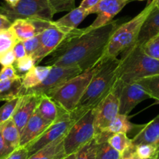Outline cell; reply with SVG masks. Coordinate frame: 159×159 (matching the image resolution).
Segmentation results:
<instances>
[{
    "label": "cell",
    "instance_id": "cell-18",
    "mask_svg": "<svg viewBox=\"0 0 159 159\" xmlns=\"http://www.w3.org/2000/svg\"><path fill=\"white\" fill-rule=\"evenodd\" d=\"M157 34H159V9L154 8L142 25L134 45L143 46Z\"/></svg>",
    "mask_w": 159,
    "mask_h": 159
},
{
    "label": "cell",
    "instance_id": "cell-7",
    "mask_svg": "<svg viewBox=\"0 0 159 159\" xmlns=\"http://www.w3.org/2000/svg\"><path fill=\"white\" fill-rule=\"evenodd\" d=\"M94 114L91 109L78 119L64 137L66 155L74 154L94 137Z\"/></svg>",
    "mask_w": 159,
    "mask_h": 159
},
{
    "label": "cell",
    "instance_id": "cell-27",
    "mask_svg": "<svg viewBox=\"0 0 159 159\" xmlns=\"http://www.w3.org/2000/svg\"><path fill=\"white\" fill-rule=\"evenodd\" d=\"M108 142L115 150L123 154L127 149L133 146L132 139L124 133H117L111 134L108 139Z\"/></svg>",
    "mask_w": 159,
    "mask_h": 159
},
{
    "label": "cell",
    "instance_id": "cell-48",
    "mask_svg": "<svg viewBox=\"0 0 159 159\" xmlns=\"http://www.w3.org/2000/svg\"><path fill=\"white\" fill-rule=\"evenodd\" d=\"M155 159H159V151H158V152L157 153V154H156Z\"/></svg>",
    "mask_w": 159,
    "mask_h": 159
},
{
    "label": "cell",
    "instance_id": "cell-31",
    "mask_svg": "<svg viewBox=\"0 0 159 159\" xmlns=\"http://www.w3.org/2000/svg\"><path fill=\"white\" fill-rule=\"evenodd\" d=\"M20 97L8 101L6 102L5 105L0 108V124L12 119L16 106L20 102Z\"/></svg>",
    "mask_w": 159,
    "mask_h": 159
},
{
    "label": "cell",
    "instance_id": "cell-36",
    "mask_svg": "<svg viewBox=\"0 0 159 159\" xmlns=\"http://www.w3.org/2000/svg\"><path fill=\"white\" fill-rule=\"evenodd\" d=\"M39 34L35 35L33 38H30L23 42L27 56H31L35 52V51L38 49V46H39Z\"/></svg>",
    "mask_w": 159,
    "mask_h": 159
},
{
    "label": "cell",
    "instance_id": "cell-29",
    "mask_svg": "<svg viewBox=\"0 0 159 159\" xmlns=\"http://www.w3.org/2000/svg\"><path fill=\"white\" fill-rule=\"evenodd\" d=\"M98 146V143L94 137L92 140H90L84 146L76 151L75 159H96Z\"/></svg>",
    "mask_w": 159,
    "mask_h": 159
},
{
    "label": "cell",
    "instance_id": "cell-41",
    "mask_svg": "<svg viewBox=\"0 0 159 159\" xmlns=\"http://www.w3.org/2000/svg\"><path fill=\"white\" fill-rule=\"evenodd\" d=\"M13 151H11L7 148V144H6L5 141L3 140V137H2V133L0 130V159H5Z\"/></svg>",
    "mask_w": 159,
    "mask_h": 159
},
{
    "label": "cell",
    "instance_id": "cell-6",
    "mask_svg": "<svg viewBox=\"0 0 159 159\" xmlns=\"http://www.w3.org/2000/svg\"><path fill=\"white\" fill-rule=\"evenodd\" d=\"M0 14L13 23L19 19L52 21L55 13L48 0H20L13 7L1 4Z\"/></svg>",
    "mask_w": 159,
    "mask_h": 159
},
{
    "label": "cell",
    "instance_id": "cell-26",
    "mask_svg": "<svg viewBox=\"0 0 159 159\" xmlns=\"http://www.w3.org/2000/svg\"><path fill=\"white\" fill-rule=\"evenodd\" d=\"M151 98L159 102V74L148 76L137 81Z\"/></svg>",
    "mask_w": 159,
    "mask_h": 159
},
{
    "label": "cell",
    "instance_id": "cell-11",
    "mask_svg": "<svg viewBox=\"0 0 159 159\" xmlns=\"http://www.w3.org/2000/svg\"><path fill=\"white\" fill-rule=\"evenodd\" d=\"M67 34L56 28L51 21L49 25L39 34V46L31 56L35 65L39 64L42 59L49 56L66 38Z\"/></svg>",
    "mask_w": 159,
    "mask_h": 159
},
{
    "label": "cell",
    "instance_id": "cell-37",
    "mask_svg": "<svg viewBox=\"0 0 159 159\" xmlns=\"http://www.w3.org/2000/svg\"><path fill=\"white\" fill-rule=\"evenodd\" d=\"M21 76L17 74V72L13 65L3 66L0 71V80L18 79Z\"/></svg>",
    "mask_w": 159,
    "mask_h": 159
},
{
    "label": "cell",
    "instance_id": "cell-13",
    "mask_svg": "<svg viewBox=\"0 0 159 159\" xmlns=\"http://www.w3.org/2000/svg\"><path fill=\"white\" fill-rule=\"evenodd\" d=\"M130 0H100V2L87 10L88 15L97 13L94 22L89 26L90 28H98L111 22L113 18L121 11Z\"/></svg>",
    "mask_w": 159,
    "mask_h": 159
},
{
    "label": "cell",
    "instance_id": "cell-20",
    "mask_svg": "<svg viewBox=\"0 0 159 159\" xmlns=\"http://www.w3.org/2000/svg\"><path fill=\"white\" fill-rule=\"evenodd\" d=\"M35 111L52 123L56 121L66 112H68L46 94L41 95V99Z\"/></svg>",
    "mask_w": 159,
    "mask_h": 159
},
{
    "label": "cell",
    "instance_id": "cell-23",
    "mask_svg": "<svg viewBox=\"0 0 159 159\" xmlns=\"http://www.w3.org/2000/svg\"><path fill=\"white\" fill-rule=\"evenodd\" d=\"M22 76L18 79L0 80V102L14 99L23 95Z\"/></svg>",
    "mask_w": 159,
    "mask_h": 159
},
{
    "label": "cell",
    "instance_id": "cell-33",
    "mask_svg": "<svg viewBox=\"0 0 159 159\" xmlns=\"http://www.w3.org/2000/svg\"><path fill=\"white\" fill-rule=\"evenodd\" d=\"M141 47L145 54L159 60V34L150 39Z\"/></svg>",
    "mask_w": 159,
    "mask_h": 159
},
{
    "label": "cell",
    "instance_id": "cell-16",
    "mask_svg": "<svg viewBox=\"0 0 159 159\" xmlns=\"http://www.w3.org/2000/svg\"><path fill=\"white\" fill-rule=\"evenodd\" d=\"M52 123L35 111L21 131L20 147H27L42 135Z\"/></svg>",
    "mask_w": 159,
    "mask_h": 159
},
{
    "label": "cell",
    "instance_id": "cell-42",
    "mask_svg": "<svg viewBox=\"0 0 159 159\" xmlns=\"http://www.w3.org/2000/svg\"><path fill=\"white\" fill-rule=\"evenodd\" d=\"M119 159H139L135 153V146L132 147L126 150L124 153L119 157Z\"/></svg>",
    "mask_w": 159,
    "mask_h": 159
},
{
    "label": "cell",
    "instance_id": "cell-49",
    "mask_svg": "<svg viewBox=\"0 0 159 159\" xmlns=\"http://www.w3.org/2000/svg\"><path fill=\"white\" fill-rule=\"evenodd\" d=\"M149 159H155V157H153V158H149Z\"/></svg>",
    "mask_w": 159,
    "mask_h": 159
},
{
    "label": "cell",
    "instance_id": "cell-34",
    "mask_svg": "<svg viewBox=\"0 0 159 159\" xmlns=\"http://www.w3.org/2000/svg\"><path fill=\"white\" fill-rule=\"evenodd\" d=\"M55 14L65 11H71L75 8V0H48Z\"/></svg>",
    "mask_w": 159,
    "mask_h": 159
},
{
    "label": "cell",
    "instance_id": "cell-47",
    "mask_svg": "<svg viewBox=\"0 0 159 159\" xmlns=\"http://www.w3.org/2000/svg\"><path fill=\"white\" fill-rule=\"evenodd\" d=\"M156 9H159V0H154Z\"/></svg>",
    "mask_w": 159,
    "mask_h": 159
},
{
    "label": "cell",
    "instance_id": "cell-44",
    "mask_svg": "<svg viewBox=\"0 0 159 159\" xmlns=\"http://www.w3.org/2000/svg\"><path fill=\"white\" fill-rule=\"evenodd\" d=\"M100 0H83L80 5V7L85 10H88L95 5H97Z\"/></svg>",
    "mask_w": 159,
    "mask_h": 159
},
{
    "label": "cell",
    "instance_id": "cell-14",
    "mask_svg": "<svg viewBox=\"0 0 159 159\" xmlns=\"http://www.w3.org/2000/svg\"><path fill=\"white\" fill-rule=\"evenodd\" d=\"M145 125L146 124H134L129 121L128 116L118 114V116L110 123L106 130L102 134L94 136V138L97 140L98 143H99L104 141H107L108 139L111 137V134H117V133H124L127 135L129 134V135L134 136L133 137H134L143 129Z\"/></svg>",
    "mask_w": 159,
    "mask_h": 159
},
{
    "label": "cell",
    "instance_id": "cell-43",
    "mask_svg": "<svg viewBox=\"0 0 159 159\" xmlns=\"http://www.w3.org/2000/svg\"><path fill=\"white\" fill-rule=\"evenodd\" d=\"M13 23L4 15L0 14V31L1 30H7L11 27Z\"/></svg>",
    "mask_w": 159,
    "mask_h": 159
},
{
    "label": "cell",
    "instance_id": "cell-1",
    "mask_svg": "<svg viewBox=\"0 0 159 159\" xmlns=\"http://www.w3.org/2000/svg\"><path fill=\"white\" fill-rule=\"evenodd\" d=\"M119 25L112 20L98 28L73 30L49 55L45 66L76 67L83 72L95 66L105 57L110 38Z\"/></svg>",
    "mask_w": 159,
    "mask_h": 159
},
{
    "label": "cell",
    "instance_id": "cell-46",
    "mask_svg": "<svg viewBox=\"0 0 159 159\" xmlns=\"http://www.w3.org/2000/svg\"><path fill=\"white\" fill-rule=\"evenodd\" d=\"M75 157H76V153H74V154H70V155L66 156V157H63L62 159H75Z\"/></svg>",
    "mask_w": 159,
    "mask_h": 159
},
{
    "label": "cell",
    "instance_id": "cell-24",
    "mask_svg": "<svg viewBox=\"0 0 159 159\" xmlns=\"http://www.w3.org/2000/svg\"><path fill=\"white\" fill-rule=\"evenodd\" d=\"M0 130L2 137L7 144V148L11 151H13L20 147V133L15 125L13 119H10L7 121L0 124Z\"/></svg>",
    "mask_w": 159,
    "mask_h": 159
},
{
    "label": "cell",
    "instance_id": "cell-9",
    "mask_svg": "<svg viewBox=\"0 0 159 159\" xmlns=\"http://www.w3.org/2000/svg\"><path fill=\"white\" fill-rule=\"evenodd\" d=\"M94 110V136L105 132L119 114V80L111 92L97 105Z\"/></svg>",
    "mask_w": 159,
    "mask_h": 159
},
{
    "label": "cell",
    "instance_id": "cell-12",
    "mask_svg": "<svg viewBox=\"0 0 159 159\" xmlns=\"http://www.w3.org/2000/svg\"><path fill=\"white\" fill-rule=\"evenodd\" d=\"M119 114L128 116L133 109L143 101L151 98L137 82L125 84L119 80Z\"/></svg>",
    "mask_w": 159,
    "mask_h": 159
},
{
    "label": "cell",
    "instance_id": "cell-4",
    "mask_svg": "<svg viewBox=\"0 0 159 159\" xmlns=\"http://www.w3.org/2000/svg\"><path fill=\"white\" fill-rule=\"evenodd\" d=\"M155 8L154 0L146 6L139 14L128 22L119 25L113 34L105 50V57H117L126 48L134 45L138 37L139 32L145 20Z\"/></svg>",
    "mask_w": 159,
    "mask_h": 159
},
{
    "label": "cell",
    "instance_id": "cell-25",
    "mask_svg": "<svg viewBox=\"0 0 159 159\" xmlns=\"http://www.w3.org/2000/svg\"><path fill=\"white\" fill-rule=\"evenodd\" d=\"M11 29L16 38L20 42H24L25 40L33 38L35 35L39 34V32L32 20H16L12 24Z\"/></svg>",
    "mask_w": 159,
    "mask_h": 159
},
{
    "label": "cell",
    "instance_id": "cell-17",
    "mask_svg": "<svg viewBox=\"0 0 159 159\" xmlns=\"http://www.w3.org/2000/svg\"><path fill=\"white\" fill-rule=\"evenodd\" d=\"M88 16V11L79 7L72 10L60 19L56 21L52 20V24L63 33L69 34L77 29L80 24Z\"/></svg>",
    "mask_w": 159,
    "mask_h": 159
},
{
    "label": "cell",
    "instance_id": "cell-22",
    "mask_svg": "<svg viewBox=\"0 0 159 159\" xmlns=\"http://www.w3.org/2000/svg\"><path fill=\"white\" fill-rule=\"evenodd\" d=\"M50 66H35L25 74L22 75V84L24 90L34 88L42 83L51 71Z\"/></svg>",
    "mask_w": 159,
    "mask_h": 159
},
{
    "label": "cell",
    "instance_id": "cell-38",
    "mask_svg": "<svg viewBox=\"0 0 159 159\" xmlns=\"http://www.w3.org/2000/svg\"><path fill=\"white\" fill-rule=\"evenodd\" d=\"M28 157V151L27 148L25 147H19L5 159H27Z\"/></svg>",
    "mask_w": 159,
    "mask_h": 159
},
{
    "label": "cell",
    "instance_id": "cell-39",
    "mask_svg": "<svg viewBox=\"0 0 159 159\" xmlns=\"http://www.w3.org/2000/svg\"><path fill=\"white\" fill-rule=\"evenodd\" d=\"M15 61H16V57H15V55L13 49L4 53L2 56H0V64L2 66L13 65Z\"/></svg>",
    "mask_w": 159,
    "mask_h": 159
},
{
    "label": "cell",
    "instance_id": "cell-45",
    "mask_svg": "<svg viewBox=\"0 0 159 159\" xmlns=\"http://www.w3.org/2000/svg\"><path fill=\"white\" fill-rule=\"evenodd\" d=\"M5 1H6V3L13 7V6H15L18 2H19L20 0H5Z\"/></svg>",
    "mask_w": 159,
    "mask_h": 159
},
{
    "label": "cell",
    "instance_id": "cell-10",
    "mask_svg": "<svg viewBox=\"0 0 159 159\" xmlns=\"http://www.w3.org/2000/svg\"><path fill=\"white\" fill-rule=\"evenodd\" d=\"M82 70L76 67L52 66L48 76L41 84L34 88L23 90V94H34L38 95L47 94L62 86L74 76L82 73Z\"/></svg>",
    "mask_w": 159,
    "mask_h": 159
},
{
    "label": "cell",
    "instance_id": "cell-30",
    "mask_svg": "<svg viewBox=\"0 0 159 159\" xmlns=\"http://www.w3.org/2000/svg\"><path fill=\"white\" fill-rule=\"evenodd\" d=\"M122 154L115 150L108 141L98 143L96 159H119Z\"/></svg>",
    "mask_w": 159,
    "mask_h": 159
},
{
    "label": "cell",
    "instance_id": "cell-8",
    "mask_svg": "<svg viewBox=\"0 0 159 159\" xmlns=\"http://www.w3.org/2000/svg\"><path fill=\"white\" fill-rule=\"evenodd\" d=\"M78 119L80 118L76 117L73 112H66L61 116L48 126L42 135L25 147L28 151V155H32L52 142L65 137Z\"/></svg>",
    "mask_w": 159,
    "mask_h": 159
},
{
    "label": "cell",
    "instance_id": "cell-28",
    "mask_svg": "<svg viewBox=\"0 0 159 159\" xmlns=\"http://www.w3.org/2000/svg\"><path fill=\"white\" fill-rule=\"evenodd\" d=\"M18 42L19 40L16 38L11 27L7 30H1L0 31V56L13 49L14 45Z\"/></svg>",
    "mask_w": 159,
    "mask_h": 159
},
{
    "label": "cell",
    "instance_id": "cell-40",
    "mask_svg": "<svg viewBox=\"0 0 159 159\" xmlns=\"http://www.w3.org/2000/svg\"><path fill=\"white\" fill-rule=\"evenodd\" d=\"M13 51L14 52L15 57H16V60L17 59H21V58L24 57V56H27V53H26V50L25 48H24V45L23 42H19L14 45L13 48Z\"/></svg>",
    "mask_w": 159,
    "mask_h": 159
},
{
    "label": "cell",
    "instance_id": "cell-50",
    "mask_svg": "<svg viewBox=\"0 0 159 159\" xmlns=\"http://www.w3.org/2000/svg\"><path fill=\"white\" fill-rule=\"evenodd\" d=\"M138 1H143V0H138Z\"/></svg>",
    "mask_w": 159,
    "mask_h": 159
},
{
    "label": "cell",
    "instance_id": "cell-15",
    "mask_svg": "<svg viewBox=\"0 0 159 159\" xmlns=\"http://www.w3.org/2000/svg\"><path fill=\"white\" fill-rule=\"evenodd\" d=\"M40 99L41 95L34 94H25L20 96L19 103L12 117L20 133H21L30 118L35 112Z\"/></svg>",
    "mask_w": 159,
    "mask_h": 159
},
{
    "label": "cell",
    "instance_id": "cell-32",
    "mask_svg": "<svg viewBox=\"0 0 159 159\" xmlns=\"http://www.w3.org/2000/svg\"><path fill=\"white\" fill-rule=\"evenodd\" d=\"M159 147L153 144H140L135 146V153L139 159H149L156 157Z\"/></svg>",
    "mask_w": 159,
    "mask_h": 159
},
{
    "label": "cell",
    "instance_id": "cell-3",
    "mask_svg": "<svg viewBox=\"0 0 159 159\" xmlns=\"http://www.w3.org/2000/svg\"><path fill=\"white\" fill-rule=\"evenodd\" d=\"M120 55L119 80L123 83H134L159 74V60L145 54L141 46L133 45Z\"/></svg>",
    "mask_w": 159,
    "mask_h": 159
},
{
    "label": "cell",
    "instance_id": "cell-2",
    "mask_svg": "<svg viewBox=\"0 0 159 159\" xmlns=\"http://www.w3.org/2000/svg\"><path fill=\"white\" fill-rule=\"evenodd\" d=\"M119 59L104 57L100 68L91 79L76 109L72 112L78 118L95 108L114 88L119 80Z\"/></svg>",
    "mask_w": 159,
    "mask_h": 159
},
{
    "label": "cell",
    "instance_id": "cell-19",
    "mask_svg": "<svg viewBox=\"0 0 159 159\" xmlns=\"http://www.w3.org/2000/svg\"><path fill=\"white\" fill-rule=\"evenodd\" d=\"M134 146L153 144L159 147V115L147 123L141 131L132 138Z\"/></svg>",
    "mask_w": 159,
    "mask_h": 159
},
{
    "label": "cell",
    "instance_id": "cell-21",
    "mask_svg": "<svg viewBox=\"0 0 159 159\" xmlns=\"http://www.w3.org/2000/svg\"><path fill=\"white\" fill-rule=\"evenodd\" d=\"M64 137H65L52 142L34 154L29 156L27 159H62L66 156L64 150Z\"/></svg>",
    "mask_w": 159,
    "mask_h": 159
},
{
    "label": "cell",
    "instance_id": "cell-5",
    "mask_svg": "<svg viewBox=\"0 0 159 159\" xmlns=\"http://www.w3.org/2000/svg\"><path fill=\"white\" fill-rule=\"evenodd\" d=\"M102 60L95 66L69 80L62 86L49 93L48 96L66 111H73L83 97L92 77L100 68Z\"/></svg>",
    "mask_w": 159,
    "mask_h": 159
},
{
    "label": "cell",
    "instance_id": "cell-35",
    "mask_svg": "<svg viewBox=\"0 0 159 159\" xmlns=\"http://www.w3.org/2000/svg\"><path fill=\"white\" fill-rule=\"evenodd\" d=\"M13 66H14L16 72L25 74L27 72H28L30 69H32L36 65H35L34 60L31 56H26L24 57L21 58V59L15 61Z\"/></svg>",
    "mask_w": 159,
    "mask_h": 159
}]
</instances>
